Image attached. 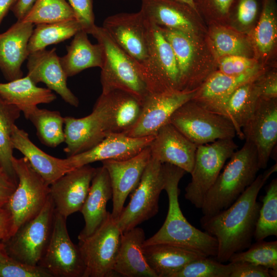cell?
Instances as JSON below:
<instances>
[{"label":"cell","mask_w":277,"mask_h":277,"mask_svg":"<svg viewBox=\"0 0 277 277\" xmlns=\"http://www.w3.org/2000/svg\"><path fill=\"white\" fill-rule=\"evenodd\" d=\"M277 171L275 163L256 176L253 183L229 207L209 216H202L200 224L204 231L217 243L215 259L228 262L234 253L247 249L251 244L261 203L259 193L270 176Z\"/></svg>","instance_id":"1"},{"label":"cell","mask_w":277,"mask_h":277,"mask_svg":"<svg viewBox=\"0 0 277 277\" xmlns=\"http://www.w3.org/2000/svg\"><path fill=\"white\" fill-rule=\"evenodd\" d=\"M165 185L168 199V209L164 224L153 235L145 240L144 246L164 243L180 246L198 251L206 256L215 258L217 251L216 239L205 231L192 225L180 208L179 184L186 173L169 164H163Z\"/></svg>","instance_id":"2"},{"label":"cell","mask_w":277,"mask_h":277,"mask_svg":"<svg viewBox=\"0 0 277 277\" xmlns=\"http://www.w3.org/2000/svg\"><path fill=\"white\" fill-rule=\"evenodd\" d=\"M207 192L201 208L209 217L231 206L254 181L260 170L254 146L246 141L235 150Z\"/></svg>","instance_id":"3"},{"label":"cell","mask_w":277,"mask_h":277,"mask_svg":"<svg viewBox=\"0 0 277 277\" xmlns=\"http://www.w3.org/2000/svg\"><path fill=\"white\" fill-rule=\"evenodd\" d=\"M102 47L104 53L101 68L102 92L114 90L127 92L142 105L149 92L140 76L133 60L111 38L102 27L94 25L88 32Z\"/></svg>","instance_id":"4"},{"label":"cell","mask_w":277,"mask_h":277,"mask_svg":"<svg viewBox=\"0 0 277 277\" xmlns=\"http://www.w3.org/2000/svg\"><path fill=\"white\" fill-rule=\"evenodd\" d=\"M146 24L147 56L136 67L140 76L150 93L180 90L177 64L171 45L159 26L147 18Z\"/></svg>","instance_id":"5"},{"label":"cell","mask_w":277,"mask_h":277,"mask_svg":"<svg viewBox=\"0 0 277 277\" xmlns=\"http://www.w3.org/2000/svg\"><path fill=\"white\" fill-rule=\"evenodd\" d=\"M17 185L5 206L10 213L11 235L23 225L35 217L49 196V186L24 156L12 160Z\"/></svg>","instance_id":"6"},{"label":"cell","mask_w":277,"mask_h":277,"mask_svg":"<svg viewBox=\"0 0 277 277\" xmlns=\"http://www.w3.org/2000/svg\"><path fill=\"white\" fill-rule=\"evenodd\" d=\"M113 108L108 92H102L92 112L83 117H64V151L70 156L95 146L113 133Z\"/></svg>","instance_id":"7"},{"label":"cell","mask_w":277,"mask_h":277,"mask_svg":"<svg viewBox=\"0 0 277 277\" xmlns=\"http://www.w3.org/2000/svg\"><path fill=\"white\" fill-rule=\"evenodd\" d=\"M197 146L221 139H233L235 128L226 117L190 100L172 114L169 121Z\"/></svg>","instance_id":"8"},{"label":"cell","mask_w":277,"mask_h":277,"mask_svg":"<svg viewBox=\"0 0 277 277\" xmlns=\"http://www.w3.org/2000/svg\"><path fill=\"white\" fill-rule=\"evenodd\" d=\"M237 148L233 139L218 140L197 147L191 181L184 195L196 208L201 209L207 192Z\"/></svg>","instance_id":"9"},{"label":"cell","mask_w":277,"mask_h":277,"mask_svg":"<svg viewBox=\"0 0 277 277\" xmlns=\"http://www.w3.org/2000/svg\"><path fill=\"white\" fill-rule=\"evenodd\" d=\"M164 185L163 164L151 157L138 185L132 192L129 203L116 220L122 233L157 214L160 195Z\"/></svg>","instance_id":"10"},{"label":"cell","mask_w":277,"mask_h":277,"mask_svg":"<svg viewBox=\"0 0 277 277\" xmlns=\"http://www.w3.org/2000/svg\"><path fill=\"white\" fill-rule=\"evenodd\" d=\"M55 207L49 195L40 212L3 241L8 255L17 261L38 265L51 235Z\"/></svg>","instance_id":"11"},{"label":"cell","mask_w":277,"mask_h":277,"mask_svg":"<svg viewBox=\"0 0 277 277\" xmlns=\"http://www.w3.org/2000/svg\"><path fill=\"white\" fill-rule=\"evenodd\" d=\"M122 234L116 220L109 213L93 233L79 241L78 246L85 265L83 277L113 276Z\"/></svg>","instance_id":"12"},{"label":"cell","mask_w":277,"mask_h":277,"mask_svg":"<svg viewBox=\"0 0 277 277\" xmlns=\"http://www.w3.org/2000/svg\"><path fill=\"white\" fill-rule=\"evenodd\" d=\"M66 219L55 209L50 239L38 265L52 277H83L84 263L78 246L70 239Z\"/></svg>","instance_id":"13"},{"label":"cell","mask_w":277,"mask_h":277,"mask_svg":"<svg viewBox=\"0 0 277 277\" xmlns=\"http://www.w3.org/2000/svg\"><path fill=\"white\" fill-rule=\"evenodd\" d=\"M102 27L133 60L136 67L145 61L148 52L147 27L141 10L109 16L104 21Z\"/></svg>","instance_id":"14"},{"label":"cell","mask_w":277,"mask_h":277,"mask_svg":"<svg viewBox=\"0 0 277 277\" xmlns=\"http://www.w3.org/2000/svg\"><path fill=\"white\" fill-rule=\"evenodd\" d=\"M242 130L245 141L255 147L260 169L266 168L277 142L276 98L259 97Z\"/></svg>","instance_id":"15"},{"label":"cell","mask_w":277,"mask_h":277,"mask_svg":"<svg viewBox=\"0 0 277 277\" xmlns=\"http://www.w3.org/2000/svg\"><path fill=\"white\" fill-rule=\"evenodd\" d=\"M196 90L149 93L142 104L137 121L124 134L132 137L155 135L162 126L168 123L174 112L192 98Z\"/></svg>","instance_id":"16"},{"label":"cell","mask_w":277,"mask_h":277,"mask_svg":"<svg viewBox=\"0 0 277 277\" xmlns=\"http://www.w3.org/2000/svg\"><path fill=\"white\" fill-rule=\"evenodd\" d=\"M151 158L149 147L135 156L124 160L102 161L107 170L112 191V217L116 220L124 207L128 196L138 185Z\"/></svg>","instance_id":"17"},{"label":"cell","mask_w":277,"mask_h":277,"mask_svg":"<svg viewBox=\"0 0 277 277\" xmlns=\"http://www.w3.org/2000/svg\"><path fill=\"white\" fill-rule=\"evenodd\" d=\"M154 136L132 137L124 133H111L92 148L65 160L71 170L97 161L126 160L148 147Z\"/></svg>","instance_id":"18"},{"label":"cell","mask_w":277,"mask_h":277,"mask_svg":"<svg viewBox=\"0 0 277 277\" xmlns=\"http://www.w3.org/2000/svg\"><path fill=\"white\" fill-rule=\"evenodd\" d=\"M96 168L86 165L72 169L50 186L55 211L67 218L81 210L88 195Z\"/></svg>","instance_id":"19"},{"label":"cell","mask_w":277,"mask_h":277,"mask_svg":"<svg viewBox=\"0 0 277 277\" xmlns=\"http://www.w3.org/2000/svg\"><path fill=\"white\" fill-rule=\"evenodd\" d=\"M149 147L151 158L192 171L197 146L170 123L159 130Z\"/></svg>","instance_id":"20"},{"label":"cell","mask_w":277,"mask_h":277,"mask_svg":"<svg viewBox=\"0 0 277 277\" xmlns=\"http://www.w3.org/2000/svg\"><path fill=\"white\" fill-rule=\"evenodd\" d=\"M56 48L30 53L27 58V75L35 84L42 82L55 91L67 103L77 107L79 101L67 86L66 75Z\"/></svg>","instance_id":"21"},{"label":"cell","mask_w":277,"mask_h":277,"mask_svg":"<svg viewBox=\"0 0 277 277\" xmlns=\"http://www.w3.org/2000/svg\"><path fill=\"white\" fill-rule=\"evenodd\" d=\"M260 76L257 66L239 75L215 72L196 89L191 100L206 109L223 115L225 104L230 94L240 86L256 80Z\"/></svg>","instance_id":"22"},{"label":"cell","mask_w":277,"mask_h":277,"mask_svg":"<svg viewBox=\"0 0 277 277\" xmlns=\"http://www.w3.org/2000/svg\"><path fill=\"white\" fill-rule=\"evenodd\" d=\"M34 25L17 20L0 33V70L9 82L23 76L22 65L29 55L28 44Z\"/></svg>","instance_id":"23"},{"label":"cell","mask_w":277,"mask_h":277,"mask_svg":"<svg viewBox=\"0 0 277 277\" xmlns=\"http://www.w3.org/2000/svg\"><path fill=\"white\" fill-rule=\"evenodd\" d=\"M112 191L107 170L103 166L96 168L90 189L80 211L83 215L85 226L78 236L82 241L93 233L107 218L106 206L112 199Z\"/></svg>","instance_id":"24"},{"label":"cell","mask_w":277,"mask_h":277,"mask_svg":"<svg viewBox=\"0 0 277 277\" xmlns=\"http://www.w3.org/2000/svg\"><path fill=\"white\" fill-rule=\"evenodd\" d=\"M145 233L134 227L122 233L113 271L125 277H157L147 263L143 252Z\"/></svg>","instance_id":"25"},{"label":"cell","mask_w":277,"mask_h":277,"mask_svg":"<svg viewBox=\"0 0 277 277\" xmlns=\"http://www.w3.org/2000/svg\"><path fill=\"white\" fill-rule=\"evenodd\" d=\"M11 143L13 149L24 155L32 168L49 185L70 171L65 159L57 158L45 152L30 140L27 132L15 124L12 129Z\"/></svg>","instance_id":"26"},{"label":"cell","mask_w":277,"mask_h":277,"mask_svg":"<svg viewBox=\"0 0 277 277\" xmlns=\"http://www.w3.org/2000/svg\"><path fill=\"white\" fill-rule=\"evenodd\" d=\"M141 2L140 10L149 21L157 26L192 35L194 27L190 15L196 11L189 6L176 0H141Z\"/></svg>","instance_id":"27"},{"label":"cell","mask_w":277,"mask_h":277,"mask_svg":"<svg viewBox=\"0 0 277 277\" xmlns=\"http://www.w3.org/2000/svg\"><path fill=\"white\" fill-rule=\"evenodd\" d=\"M143 252L147 263L157 277H173L189 263L206 256L189 248L164 243L144 246Z\"/></svg>","instance_id":"28"},{"label":"cell","mask_w":277,"mask_h":277,"mask_svg":"<svg viewBox=\"0 0 277 277\" xmlns=\"http://www.w3.org/2000/svg\"><path fill=\"white\" fill-rule=\"evenodd\" d=\"M0 96L6 103L17 107L26 119L38 104L50 103L56 98L51 90L37 86L27 75L0 83Z\"/></svg>","instance_id":"29"},{"label":"cell","mask_w":277,"mask_h":277,"mask_svg":"<svg viewBox=\"0 0 277 277\" xmlns=\"http://www.w3.org/2000/svg\"><path fill=\"white\" fill-rule=\"evenodd\" d=\"M88 34L83 30L77 32L67 47V53L60 57L61 64L68 77L88 68H101L103 65V48L98 43L92 44Z\"/></svg>","instance_id":"30"},{"label":"cell","mask_w":277,"mask_h":277,"mask_svg":"<svg viewBox=\"0 0 277 277\" xmlns=\"http://www.w3.org/2000/svg\"><path fill=\"white\" fill-rule=\"evenodd\" d=\"M255 81L236 89L227 99L224 108L223 115L231 122L236 135L241 140H244L242 129L252 115L260 97Z\"/></svg>","instance_id":"31"},{"label":"cell","mask_w":277,"mask_h":277,"mask_svg":"<svg viewBox=\"0 0 277 277\" xmlns=\"http://www.w3.org/2000/svg\"><path fill=\"white\" fill-rule=\"evenodd\" d=\"M159 28L175 56L179 72L180 90H193L192 67L195 49L192 35L176 30Z\"/></svg>","instance_id":"32"},{"label":"cell","mask_w":277,"mask_h":277,"mask_svg":"<svg viewBox=\"0 0 277 277\" xmlns=\"http://www.w3.org/2000/svg\"><path fill=\"white\" fill-rule=\"evenodd\" d=\"M35 25L28 42L29 54L68 39L83 30L76 19Z\"/></svg>","instance_id":"33"},{"label":"cell","mask_w":277,"mask_h":277,"mask_svg":"<svg viewBox=\"0 0 277 277\" xmlns=\"http://www.w3.org/2000/svg\"><path fill=\"white\" fill-rule=\"evenodd\" d=\"M28 120L33 124L44 145L55 148L65 142L64 117L58 111L36 108Z\"/></svg>","instance_id":"34"},{"label":"cell","mask_w":277,"mask_h":277,"mask_svg":"<svg viewBox=\"0 0 277 277\" xmlns=\"http://www.w3.org/2000/svg\"><path fill=\"white\" fill-rule=\"evenodd\" d=\"M21 111L16 106L6 103L0 96V166L13 179L17 180L12 160L13 148L11 135Z\"/></svg>","instance_id":"35"},{"label":"cell","mask_w":277,"mask_h":277,"mask_svg":"<svg viewBox=\"0 0 277 277\" xmlns=\"http://www.w3.org/2000/svg\"><path fill=\"white\" fill-rule=\"evenodd\" d=\"M108 92L113 107L112 132L124 133L137 121L141 112L142 104L134 96L127 92L114 90Z\"/></svg>","instance_id":"36"},{"label":"cell","mask_w":277,"mask_h":277,"mask_svg":"<svg viewBox=\"0 0 277 277\" xmlns=\"http://www.w3.org/2000/svg\"><path fill=\"white\" fill-rule=\"evenodd\" d=\"M73 19H76L75 14L66 0H36L21 21L36 25Z\"/></svg>","instance_id":"37"},{"label":"cell","mask_w":277,"mask_h":277,"mask_svg":"<svg viewBox=\"0 0 277 277\" xmlns=\"http://www.w3.org/2000/svg\"><path fill=\"white\" fill-rule=\"evenodd\" d=\"M253 239L264 240L269 236H277V179H273L265 188Z\"/></svg>","instance_id":"38"},{"label":"cell","mask_w":277,"mask_h":277,"mask_svg":"<svg viewBox=\"0 0 277 277\" xmlns=\"http://www.w3.org/2000/svg\"><path fill=\"white\" fill-rule=\"evenodd\" d=\"M247 249L233 254L228 262H247L277 270V241H256Z\"/></svg>","instance_id":"39"},{"label":"cell","mask_w":277,"mask_h":277,"mask_svg":"<svg viewBox=\"0 0 277 277\" xmlns=\"http://www.w3.org/2000/svg\"><path fill=\"white\" fill-rule=\"evenodd\" d=\"M276 33L274 0H263L262 11L254 32L255 44L262 53L267 54L272 49Z\"/></svg>","instance_id":"40"},{"label":"cell","mask_w":277,"mask_h":277,"mask_svg":"<svg viewBox=\"0 0 277 277\" xmlns=\"http://www.w3.org/2000/svg\"><path fill=\"white\" fill-rule=\"evenodd\" d=\"M233 263H221L203 256L187 264L173 277H230Z\"/></svg>","instance_id":"41"},{"label":"cell","mask_w":277,"mask_h":277,"mask_svg":"<svg viewBox=\"0 0 277 277\" xmlns=\"http://www.w3.org/2000/svg\"><path fill=\"white\" fill-rule=\"evenodd\" d=\"M0 277H52L39 265L22 263L10 256L0 261Z\"/></svg>","instance_id":"42"},{"label":"cell","mask_w":277,"mask_h":277,"mask_svg":"<svg viewBox=\"0 0 277 277\" xmlns=\"http://www.w3.org/2000/svg\"><path fill=\"white\" fill-rule=\"evenodd\" d=\"M213 41L215 49L220 56H245V43L241 38L227 31H215L213 35Z\"/></svg>","instance_id":"43"},{"label":"cell","mask_w":277,"mask_h":277,"mask_svg":"<svg viewBox=\"0 0 277 277\" xmlns=\"http://www.w3.org/2000/svg\"><path fill=\"white\" fill-rule=\"evenodd\" d=\"M256 65L251 59L243 55L224 56L219 65V71L228 75L245 73Z\"/></svg>","instance_id":"44"},{"label":"cell","mask_w":277,"mask_h":277,"mask_svg":"<svg viewBox=\"0 0 277 277\" xmlns=\"http://www.w3.org/2000/svg\"><path fill=\"white\" fill-rule=\"evenodd\" d=\"M72 8L76 18L87 33L95 25L93 0H68Z\"/></svg>","instance_id":"45"},{"label":"cell","mask_w":277,"mask_h":277,"mask_svg":"<svg viewBox=\"0 0 277 277\" xmlns=\"http://www.w3.org/2000/svg\"><path fill=\"white\" fill-rule=\"evenodd\" d=\"M259 0H237L235 14L239 22L247 26L255 18L259 10Z\"/></svg>","instance_id":"46"},{"label":"cell","mask_w":277,"mask_h":277,"mask_svg":"<svg viewBox=\"0 0 277 277\" xmlns=\"http://www.w3.org/2000/svg\"><path fill=\"white\" fill-rule=\"evenodd\" d=\"M232 263L230 277H270L269 269L264 266L247 262Z\"/></svg>","instance_id":"47"},{"label":"cell","mask_w":277,"mask_h":277,"mask_svg":"<svg viewBox=\"0 0 277 277\" xmlns=\"http://www.w3.org/2000/svg\"><path fill=\"white\" fill-rule=\"evenodd\" d=\"M234 0H194L195 8L214 12L222 16L227 15ZM197 12V11H196Z\"/></svg>","instance_id":"48"},{"label":"cell","mask_w":277,"mask_h":277,"mask_svg":"<svg viewBox=\"0 0 277 277\" xmlns=\"http://www.w3.org/2000/svg\"><path fill=\"white\" fill-rule=\"evenodd\" d=\"M18 181L11 177L0 166V208H4L15 190Z\"/></svg>","instance_id":"49"},{"label":"cell","mask_w":277,"mask_h":277,"mask_svg":"<svg viewBox=\"0 0 277 277\" xmlns=\"http://www.w3.org/2000/svg\"><path fill=\"white\" fill-rule=\"evenodd\" d=\"M260 92V97L271 99L277 97V80L276 74H271L261 80L256 84Z\"/></svg>","instance_id":"50"},{"label":"cell","mask_w":277,"mask_h":277,"mask_svg":"<svg viewBox=\"0 0 277 277\" xmlns=\"http://www.w3.org/2000/svg\"><path fill=\"white\" fill-rule=\"evenodd\" d=\"M12 222L10 212L5 207L0 208V240L6 241L11 236Z\"/></svg>","instance_id":"51"},{"label":"cell","mask_w":277,"mask_h":277,"mask_svg":"<svg viewBox=\"0 0 277 277\" xmlns=\"http://www.w3.org/2000/svg\"><path fill=\"white\" fill-rule=\"evenodd\" d=\"M36 0H17L11 9L17 20H22L29 11Z\"/></svg>","instance_id":"52"},{"label":"cell","mask_w":277,"mask_h":277,"mask_svg":"<svg viewBox=\"0 0 277 277\" xmlns=\"http://www.w3.org/2000/svg\"><path fill=\"white\" fill-rule=\"evenodd\" d=\"M17 0H0V25Z\"/></svg>","instance_id":"53"},{"label":"cell","mask_w":277,"mask_h":277,"mask_svg":"<svg viewBox=\"0 0 277 277\" xmlns=\"http://www.w3.org/2000/svg\"><path fill=\"white\" fill-rule=\"evenodd\" d=\"M4 243L0 240V261L8 258Z\"/></svg>","instance_id":"54"},{"label":"cell","mask_w":277,"mask_h":277,"mask_svg":"<svg viewBox=\"0 0 277 277\" xmlns=\"http://www.w3.org/2000/svg\"><path fill=\"white\" fill-rule=\"evenodd\" d=\"M179 2H182L183 3H184L188 6H189L190 7L193 8L194 10L196 11L194 3V0H176Z\"/></svg>","instance_id":"55"},{"label":"cell","mask_w":277,"mask_h":277,"mask_svg":"<svg viewBox=\"0 0 277 277\" xmlns=\"http://www.w3.org/2000/svg\"></svg>","instance_id":"56"}]
</instances>
